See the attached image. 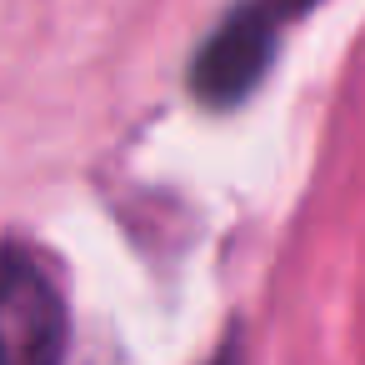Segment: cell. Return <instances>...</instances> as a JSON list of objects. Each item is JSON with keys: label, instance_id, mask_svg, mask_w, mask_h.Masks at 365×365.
<instances>
[{"label": "cell", "instance_id": "cell-1", "mask_svg": "<svg viewBox=\"0 0 365 365\" xmlns=\"http://www.w3.org/2000/svg\"><path fill=\"white\" fill-rule=\"evenodd\" d=\"M71 320L56 280L21 250H0V365H61Z\"/></svg>", "mask_w": 365, "mask_h": 365}, {"label": "cell", "instance_id": "cell-2", "mask_svg": "<svg viewBox=\"0 0 365 365\" xmlns=\"http://www.w3.org/2000/svg\"><path fill=\"white\" fill-rule=\"evenodd\" d=\"M275 41H280V26L270 16H260L250 0L240 11H230L210 41L200 46V56L190 61V91L205 101V106H230L240 101L270 66L275 56Z\"/></svg>", "mask_w": 365, "mask_h": 365}, {"label": "cell", "instance_id": "cell-3", "mask_svg": "<svg viewBox=\"0 0 365 365\" xmlns=\"http://www.w3.org/2000/svg\"><path fill=\"white\" fill-rule=\"evenodd\" d=\"M250 6L260 11V16H270L275 26H285V21H295V16H305L315 0H250Z\"/></svg>", "mask_w": 365, "mask_h": 365}]
</instances>
